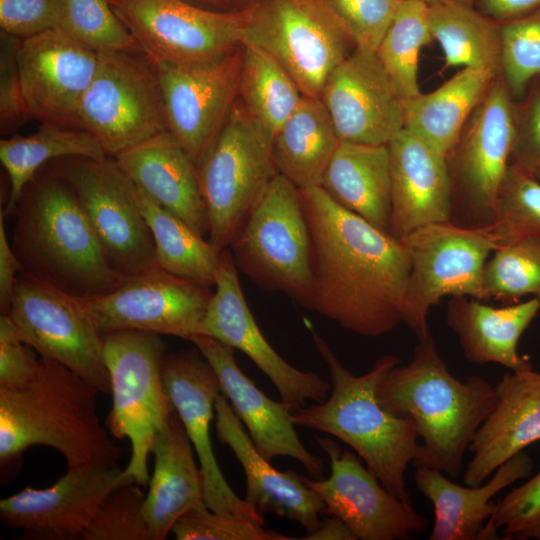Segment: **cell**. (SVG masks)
Segmentation results:
<instances>
[{
  "instance_id": "obj_1",
  "label": "cell",
  "mask_w": 540,
  "mask_h": 540,
  "mask_svg": "<svg viewBox=\"0 0 540 540\" xmlns=\"http://www.w3.org/2000/svg\"><path fill=\"white\" fill-rule=\"evenodd\" d=\"M312 243L311 310L365 337L403 322L411 259L404 243L334 202L299 189Z\"/></svg>"
},
{
  "instance_id": "obj_2",
  "label": "cell",
  "mask_w": 540,
  "mask_h": 540,
  "mask_svg": "<svg viewBox=\"0 0 540 540\" xmlns=\"http://www.w3.org/2000/svg\"><path fill=\"white\" fill-rule=\"evenodd\" d=\"M99 393L83 377L45 357H40L39 371L27 386L0 390L3 479L17 472L23 452L34 445L61 453L67 470L117 465L121 449L98 416Z\"/></svg>"
},
{
  "instance_id": "obj_3",
  "label": "cell",
  "mask_w": 540,
  "mask_h": 540,
  "mask_svg": "<svg viewBox=\"0 0 540 540\" xmlns=\"http://www.w3.org/2000/svg\"><path fill=\"white\" fill-rule=\"evenodd\" d=\"M13 214L11 245L23 273L79 298L110 293L125 280L51 162L24 188Z\"/></svg>"
},
{
  "instance_id": "obj_4",
  "label": "cell",
  "mask_w": 540,
  "mask_h": 540,
  "mask_svg": "<svg viewBox=\"0 0 540 540\" xmlns=\"http://www.w3.org/2000/svg\"><path fill=\"white\" fill-rule=\"evenodd\" d=\"M376 395L392 414L412 419L421 443L413 464L457 478L466 451L497 402L493 385L478 376L455 377L430 334L418 340L407 365L391 368Z\"/></svg>"
},
{
  "instance_id": "obj_5",
  "label": "cell",
  "mask_w": 540,
  "mask_h": 540,
  "mask_svg": "<svg viewBox=\"0 0 540 540\" xmlns=\"http://www.w3.org/2000/svg\"><path fill=\"white\" fill-rule=\"evenodd\" d=\"M309 328L328 366L331 390L325 401L292 410L294 425L325 432L346 443L388 491L411 503L405 472L418 457L421 443L412 419L392 414L376 395L382 377L401 363L399 357L383 355L367 373L355 375L324 338Z\"/></svg>"
},
{
  "instance_id": "obj_6",
  "label": "cell",
  "mask_w": 540,
  "mask_h": 540,
  "mask_svg": "<svg viewBox=\"0 0 540 540\" xmlns=\"http://www.w3.org/2000/svg\"><path fill=\"white\" fill-rule=\"evenodd\" d=\"M273 134L239 103L198 164L207 221V239L216 250L229 248L278 174Z\"/></svg>"
},
{
  "instance_id": "obj_7",
  "label": "cell",
  "mask_w": 540,
  "mask_h": 540,
  "mask_svg": "<svg viewBox=\"0 0 540 540\" xmlns=\"http://www.w3.org/2000/svg\"><path fill=\"white\" fill-rule=\"evenodd\" d=\"M101 339L112 394L106 427L114 437L130 442L124 475L146 486L151 447L175 410L162 378L167 345L159 334L138 330L106 332Z\"/></svg>"
},
{
  "instance_id": "obj_8",
  "label": "cell",
  "mask_w": 540,
  "mask_h": 540,
  "mask_svg": "<svg viewBox=\"0 0 540 540\" xmlns=\"http://www.w3.org/2000/svg\"><path fill=\"white\" fill-rule=\"evenodd\" d=\"M238 270L259 287L311 309L312 243L299 189L277 174L229 247Z\"/></svg>"
},
{
  "instance_id": "obj_9",
  "label": "cell",
  "mask_w": 540,
  "mask_h": 540,
  "mask_svg": "<svg viewBox=\"0 0 540 540\" xmlns=\"http://www.w3.org/2000/svg\"><path fill=\"white\" fill-rule=\"evenodd\" d=\"M400 240L411 259L403 322L418 340L431 334L427 316L443 297L464 295L486 301L484 267L490 253L505 243L494 223L483 227L430 223Z\"/></svg>"
},
{
  "instance_id": "obj_10",
  "label": "cell",
  "mask_w": 540,
  "mask_h": 540,
  "mask_svg": "<svg viewBox=\"0 0 540 540\" xmlns=\"http://www.w3.org/2000/svg\"><path fill=\"white\" fill-rule=\"evenodd\" d=\"M77 125L113 158L168 130L155 62L142 50L99 52Z\"/></svg>"
},
{
  "instance_id": "obj_11",
  "label": "cell",
  "mask_w": 540,
  "mask_h": 540,
  "mask_svg": "<svg viewBox=\"0 0 540 540\" xmlns=\"http://www.w3.org/2000/svg\"><path fill=\"white\" fill-rule=\"evenodd\" d=\"M353 42L321 0H272L245 24L242 45L259 47L291 75L303 96L320 98Z\"/></svg>"
},
{
  "instance_id": "obj_12",
  "label": "cell",
  "mask_w": 540,
  "mask_h": 540,
  "mask_svg": "<svg viewBox=\"0 0 540 540\" xmlns=\"http://www.w3.org/2000/svg\"><path fill=\"white\" fill-rule=\"evenodd\" d=\"M75 192L104 252L125 275L158 267L138 189L115 158L64 157L51 162Z\"/></svg>"
},
{
  "instance_id": "obj_13",
  "label": "cell",
  "mask_w": 540,
  "mask_h": 540,
  "mask_svg": "<svg viewBox=\"0 0 540 540\" xmlns=\"http://www.w3.org/2000/svg\"><path fill=\"white\" fill-rule=\"evenodd\" d=\"M518 115L504 82L493 80L459 140L452 183L451 222L464 227L494 223L499 187L516 142Z\"/></svg>"
},
{
  "instance_id": "obj_14",
  "label": "cell",
  "mask_w": 540,
  "mask_h": 540,
  "mask_svg": "<svg viewBox=\"0 0 540 540\" xmlns=\"http://www.w3.org/2000/svg\"><path fill=\"white\" fill-rule=\"evenodd\" d=\"M9 316L23 342L110 393L102 339L76 297L21 272Z\"/></svg>"
},
{
  "instance_id": "obj_15",
  "label": "cell",
  "mask_w": 540,
  "mask_h": 540,
  "mask_svg": "<svg viewBox=\"0 0 540 540\" xmlns=\"http://www.w3.org/2000/svg\"><path fill=\"white\" fill-rule=\"evenodd\" d=\"M210 287L155 267L127 275L110 293L76 298L100 334L138 330L192 342L200 335Z\"/></svg>"
},
{
  "instance_id": "obj_16",
  "label": "cell",
  "mask_w": 540,
  "mask_h": 540,
  "mask_svg": "<svg viewBox=\"0 0 540 540\" xmlns=\"http://www.w3.org/2000/svg\"><path fill=\"white\" fill-rule=\"evenodd\" d=\"M142 51L155 63L192 64L242 44L246 19L185 0H108Z\"/></svg>"
},
{
  "instance_id": "obj_17",
  "label": "cell",
  "mask_w": 540,
  "mask_h": 540,
  "mask_svg": "<svg viewBox=\"0 0 540 540\" xmlns=\"http://www.w3.org/2000/svg\"><path fill=\"white\" fill-rule=\"evenodd\" d=\"M330 461L327 479L303 481L322 499L326 511L340 518L360 540H408L422 534L429 520L388 491L352 452L326 437H316Z\"/></svg>"
},
{
  "instance_id": "obj_18",
  "label": "cell",
  "mask_w": 540,
  "mask_h": 540,
  "mask_svg": "<svg viewBox=\"0 0 540 540\" xmlns=\"http://www.w3.org/2000/svg\"><path fill=\"white\" fill-rule=\"evenodd\" d=\"M214 286L200 334L246 354L272 381L281 401L291 411L303 407L308 400L325 401L331 384L314 372L290 365L264 337L245 299L229 248L220 253Z\"/></svg>"
},
{
  "instance_id": "obj_19",
  "label": "cell",
  "mask_w": 540,
  "mask_h": 540,
  "mask_svg": "<svg viewBox=\"0 0 540 540\" xmlns=\"http://www.w3.org/2000/svg\"><path fill=\"white\" fill-rule=\"evenodd\" d=\"M242 54L192 64L155 63L168 131L199 164L239 92Z\"/></svg>"
},
{
  "instance_id": "obj_20",
  "label": "cell",
  "mask_w": 540,
  "mask_h": 540,
  "mask_svg": "<svg viewBox=\"0 0 540 540\" xmlns=\"http://www.w3.org/2000/svg\"><path fill=\"white\" fill-rule=\"evenodd\" d=\"M98 61V52L59 28L20 39L17 65L31 118L43 124L78 128L79 104Z\"/></svg>"
},
{
  "instance_id": "obj_21",
  "label": "cell",
  "mask_w": 540,
  "mask_h": 540,
  "mask_svg": "<svg viewBox=\"0 0 540 540\" xmlns=\"http://www.w3.org/2000/svg\"><path fill=\"white\" fill-rule=\"evenodd\" d=\"M131 482L118 465L67 470L48 488L25 487L1 499L0 519L26 539L78 540L107 495Z\"/></svg>"
},
{
  "instance_id": "obj_22",
  "label": "cell",
  "mask_w": 540,
  "mask_h": 540,
  "mask_svg": "<svg viewBox=\"0 0 540 540\" xmlns=\"http://www.w3.org/2000/svg\"><path fill=\"white\" fill-rule=\"evenodd\" d=\"M165 390L196 451L206 506L222 514H238L264 523L262 513L238 497L216 460L210 438L215 402L221 387L217 375L197 347L170 352L162 365Z\"/></svg>"
},
{
  "instance_id": "obj_23",
  "label": "cell",
  "mask_w": 540,
  "mask_h": 540,
  "mask_svg": "<svg viewBox=\"0 0 540 540\" xmlns=\"http://www.w3.org/2000/svg\"><path fill=\"white\" fill-rule=\"evenodd\" d=\"M320 99L340 141L387 145L404 128V99L376 51L355 47L330 74Z\"/></svg>"
},
{
  "instance_id": "obj_24",
  "label": "cell",
  "mask_w": 540,
  "mask_h": 540,
  "mask_svg": "<svg viewBox=\"0 0 540 540\" xmlns=\"http://www.w3.org/2000/svg\"><path fill=\"white\" fill-rule=\"evenodd\" d=\"M192 342L209 362L229 401L257 451L267 460L291 457L315 479H320L324 462L301 443L291 410L283 401L267 397L238 366L234 348L212 337L197 335Z\"/></svg>"
},
{
  "instance_id": "obj_25",
  "label": "cell",
  "mask_w": 540,
  "mask_h": 540,
  "mask_svg": "<svg viewBox=\"0 0 540 540\" xmlns=\"http://www.w3.org/2000/svg\"><path fill=\"white\" fill-rule=\"evenodd\" d=\"M391 178L388 233L401 239L430 223L451 221L452 183L447 157L406 128L387 144Z\"/></svg>"
},
{
  "instance_id": "obj_26",
  "label": "cell",
  "mask_w": 540,
  "mask_h": 540,
  "mask_svg": "<svg viewBox=\"0 0 540 540\" xmlns=\"http://www.w3.org/2000/svg\"><path fill=\"white\" fill-rule=\"evenodd\" d=\"M495 408L475 434L465 485L485 482L505 461L540 440V373L533 369L504 373L494 385Z\"/></svg>"
},
{
  "instance_id": "obj_27",
  "label": "cell",
  "mask_w": 540,
  "mask_h": 540,
  "mask_svg": "<svg viewBox=\"0 0 540 540\" xmlns=\"http://www.w3.org/2000/svg\"><path fill=\"white\" fill-rule=\"evenodd\" d=\"M216 434L240 462L246 477L245 500L260 513L298 522L307 533L320 524L326 506L320 496L294 471L281 472L255 448L224 394L215 402Z\"/></svg>"
},
{
  "instance_id": "obj_28",
  "label": "cell",
  "mask_w": 540,
  "mask_h": 540,
  "mask_svg": "<svg viewBox=\"0 0 540 540\" xmlns=\"http://www.w3.org/2000/svg\"><path fill=\"white\" fill-rule=\"evenodd\" d=\"M533 460L517 453L478 486L459 485L439 470L416 466L414 483L434 507L430 540H484L485 526L496 507L493 498L516 481L526 478Z\"/></svg>"
},
{
  "instance_id": "obj_29",
  "label": "cell",
  "mask_w": 540,
  "mask_h": 540,
  "mask_svg": "<svg viewBox=\"0 0 540 540\" xmlns=\"http://www.w3.org/2000/svg\"><path fill=\"white\" fill-rule=\"evenodd\" d=\"M115 160L155 203L207 237L208 221L198 166L168 130L119 154Z\"/></svg>"
},
{
  "instance_id": "obj_30",
  "label": "cell",
  "mask_w": 540,
  "mask_h": 540,
  "mask_svg": "<svg viewBox=\"0 0 540 540\" xmlns=\"http://www.w3.org/2000/svg\"><path fill=\"white\" fill-rule=\"evenodd\" d=\"M192 443L174 410L151 447L153 473L145 496L144 515L153 540H164L186 513L207 507L200 466Z\"/></svg>"
},
{
  "instance_id": "obj_31",
  "label": "cell",
  "mask_w": 540,
  "mask_h": 540,
  "mask_svg": "<svg viewBox=\"0 0 540 540\" xmlns=\"http://www.w3.org/2000/svg\"><path fill=\"white\" fill-rule=\"evenodd\" d=\"M540 309L534 297L523 303L496 308L464 296H452L447 323L458 336L465 358L476 364L497 363L510 371L532 369L518 353V342Z\"/></svg>"
},
{
  "instance_id": "obj_32",
  "label": "cell",
  "mask_w": 540,
  "mask_h": 540,
  "mask_svg": "<svg viewBox=\"0 0 540 540\" xmlns=\"http://www.w3.org/2000/svg\"><path fill=\"white\" fill-rule=\"evenodd\" d=\"M320 187L338 205L388 233L391 178L387 145L340 141Z\"/></svg>"
},
{
  "instance_id": "obj_33",
  "label": "cell",
  "mask_w": 540,
  "mask_h": 540,
  "mask_svg": "<svg viewBox=\"0 0 540 540\" xmlns=\"http://www.w3.org/2000/svg\"><path fill=\"white\" fill-rule=\"evenodd\" d=\"M495 77L486 70L463 68L437 89L404 99V128L448 158Z\"/></svg>"
},
{
  "instance_id": "obj_34",
  "label": "cell",
  "mask_w": 540,
  "mask_h": 540,
  "mask_svg": "<svg viewBox=\"0 0 540 540\" xmlns=\"http://www.w3.org/2000/svg\"><path fill=\"white\" fill-rule=\"evenodd\" d=\"M339 142L322 100L303 96L274 135L273 158L277 171L298 189L321 186Z\"/></svg>"
},
{
  "instance_id": "obj_35",
  "label": "cell",
  "mask_w": 540,
  "mask_h": 540,
  "mask_svg": "<svg viewBox=\"0 0 540 540\" xmlns=\"http://www.w3.org/2000/svg\"><path fill=\"white\" fill-rule=\"evenodd\" d=\"M429 29L443 50L445 67L486 70L501 67L500 26L459 0H425Z\"/></svg>"
},
{
  "instance_id": "obj_36",
  "label": "cell",
  "mask_w": 540,
  "mask_h": 540,
  "mask_svg": "<svg viewBox=\"0 0 540 540\" xmlns=\"http://www.w3.org/2000/svg\"><path fill=\"white\" fill-rule=\"evenodd\" d=\"M106 156L97 139L78 128L43 124L34 134L1 139L0 161L10 184L5 216L13 214L24 188L48 163L64 157L101 159Z\"/></svg>"
},
{
  "instance_id": "obj_37",
  "label": "cell",
  "mask_w": 540,
  "mask_h": 540,
  "mask_svg": "<svg viewBox=\"0 0 540 540\" xmlns=\"http://www.w3.org/2000/svg\"><path fill=\"white\" fill-rule=\"evenodd\" d=\"M137 189L158 267L178 277L214 286L221 252L181 218Z\"/></svg>"
},
{
  "instance_id": "obj_38",
  "label": "cell",
  "mask_w": 540,
  "mask_h": 540,
  "mask_svg": "<svg viewBox=\"0 0 540 540\" xmlns=\"http://www.w3.org/2000/svg\"><path fill=\"white\" fill-rule=\"evenodd\" d=\"M243 46L239 81L243 106L274 136L298 107L303 94L269 53L254 45Z\"/></svg>"
},
{
  "instance_id": "obj_39",
  "label": "cell",
  "mask_w": 540,
  "mask_h": 540,
  "mask_svg": "<svg viewBox=\"0 0 540 540\" xmlns=\"http://www.w3.org/2000/svg\"><path fill=\"white\" fill-rule=\"evenodd\" d=\"M431 38L425 0H401L376 54L403 99L420 93L419 54Z\"/></svg>"
},
{
  "instance_id": "obj_40",
  "label": "cell",
  "mask_w": 540,
  "mask_h": 540,
  "mask_svg": "<svg viewBox=\"0 0 540 540\" xmlns=\"http://www.w3.org/2000/svg\"><path fill=\"white\" fill-rule=\"evenodd\" d=\"M493 254L483 271L485 300L518 301L529 294L540 300V233L503 244Z\"/></svg>"
},
{
  "instance_id": "obj_41",
  "label": "cell",
  "mask_w": 540,
  "mask_h": 540,
  "mask_svg": "<svg viewBox=\"0 0 540 540\" xmlns=\"http://www.w3.org/2000/svg\"><path fill=\"white\" fill-rule=\"evenodd\" d=\"M59 29L98 53L142 50L108 0H61Z\"/></svg>"
},
{
  "instance_id": "obj_42",
  "label": "cell",
  "mask_w": 540,
  "mask_h": 540,
  "mask_svg": "<svg viewBox=\"0 0 540 540\" xmlns=\"http://www.w3.org/2000/svg\"><path fill=\"white\" fill-rule=\"evenodd\" d=\"M505 243L540 233V181L509 164L498 190L495 220Z\"/></svg>"
},
{
  "instance_id": "obj_43",
  "label": "cell",
  "mask_w": 540,
  "mask_h": 540,
  "mask_svg": "<svg viewBox=\"0 0 540 540\" xmlns=\"http://www.w3.org/2000/svg\"><path fill=\"white\" fill-rule=\"evenodd\" d=\"M131 482L112 490L83 531L81 540H153L144 515L145 495Z\"/></svg>"
},
{
  "instance_id": "obj_44",
  "label": "cell",
  "mask_w": 540,
  "mask_h": 540,
  "mask_svg": "<svg viewBox=\"0 0 540 540\" xmlns=\"http://www.w3.org/2000/svg\"><path fill=\"white\" fill-rule=\"evenodd\" d=\"M501 67L510 94H523L540 76V9L500 26Z\"/></svg>"
},
{
  "instance_id": "obj_45",
  "label": "cell",
  "mask_w": 540,
  "mask_h": 540,
  "mask_svg": "<svg viewBox=\"0 0 540 540\" xmlns=\"http://www.w3.org/2000/svg\"><path fill=\"white\" fill-rule=\"evenodd\" d=\"M540 540V471L496 502L487 522L484 540Z\"/></svg>"
},
{
  "instance_id": "obj_46",
  "label": "cell",
  "mask_w": 540,
  "mask_h": 540,
  "mask_svg": "<svg viewBox=\"0 0 540 540\" xmlns=\"http://www.w3.org/2000/svg\"><path fill=\"white\" fill-rule=\"evenodd\" d=\"M263 522L238 514H222L208 507L192 510L173 525L177 540H292L263 527Z\"/></svg>"
},
{
  "instance_id": "obj_47",
  "label": "cell",
  "mask_w": 540,
  "mask_h": 540,
  "mask_svg": "<svg viewBox=\"0 0 540 540\" xmlns=\"http://www.w3.org/2000/svg\"><path fill=\"white\" fill-rule=\"evenodd\" d=\"M355 47L376 51L401 0H323Z\"/></svg>"
},
{
  "instance_id": "obj_48",
  "label": "cell",
  "mask_w": 540,
  "mask_h": 540,
  "mask_svg": "<svg viewBox=\"0 0 540 540\" xmlns=\"http://www.w3.org/2000/svg\"><path fill=\"white\" fill-rule=\"evenodd\" d=\"M20 39L1 32L0 44V131L12 134L31 119L27 110L17 65Z\"/></svg>"
},
{
  "instance_id": "obj_49",
  "label": "cell",
  "mask_w": 540,
  "mask_h": 540,
  "mask_svg": "<svg viewBox=\"0 0 540 540\" xmlns=\"http://www.w3.org/2000/svg\"><path fill=\"white\" fill-rule=\"evenodd\" d=\"M22 341L9 315H0V390H18L37 375L40 358Z\"/></svg>"
},
{
  "instance_id": "obj_50",
  "label": "cell",
  "mask_w": 540,
  "mask_h": 540,
  "mask_svg": "<svg viewBox=\"0 0 540 540\" xmlns=\"http://www.w3.org/2000/svg\"><path fill=\"white\" fill-rule=\"evenodd\" d=\"M61 0H0V27L19 39L59 28Z\"/></svg>"
},
{
  "instance_id": "obj_51",
  "label": "cell",
  "mask_w": 540,
  "mask_h": 540,
  "mask_svg": "<svg viewBox=\"0 0 540 540\" xmlns=\"http://www.w3.org/2000/svg\"><path fill=\"white\" fill-rule=\"evenodd\" d=\"M511 159L510 164L532 175L540 168V88L532 94L521 119L518 117Z\"/></svg>"
},
{
  "instance_id": "obj_52",
  "label": "cell",
  "mask_w": 540,
  "mask_h": 540,
  "mask_svg": "<svg viewBox=\"0 0 540 540\" xmlns=\"http://www.w3.org/2000/svg\"><path fill=\"white\" fill-rule=\"evenodd\" d=\"M5 214L0 211V312L9 315L18 273H21V264L13 251L5 226Z\"/></svg>"
},
{
  "instance_id": "obj_53",
  "label": "cell",
  "mask_w": 540,
  "mask_h": 540,
  "mask_svg": "<svg viewBox=\"0 0 540 540\" xmlns=\"http://www.w3.org/2000/svg\"><path fill=\"white\" fill-rule=\"evenodd\" d=\"M480 8L482 14L507 22L540 9V0H481Z\"/></svg>"
},
{
  "instance_id": "obj_54",
  "label": "cell",
  "mask_w": 540,
  "mask_h": 540,
  "mask_svg": "<svg viewBox=\"0 0 540 540\" xmlns=\"http://www.w3.org/2000/svg\"><path fill=\"white\" fill-rule=\"evenodd\" d=\"M300 539L306 540H356L352 530L338 517H331L320 521L318 527Z\"/></svg>"
},
{
  "instance_id": "obj_55",
  "label": "cell",
  "mask_w": 540,
  "mask_h": 540,
  "mask_svg": "<svg viewBox=\"0 0 540 540\" xmlns=\"http://www.w3.org/2000/svg\"><path fill=\"white\" fill-rule=\"evenodd\" d=\"M534 177L540 181V168L534 172Z\"/></svg>"
},
{
  "instance_id": "obj_56",
  "label": "cell",
  "mask_w": 540,
  "mask_h": 540,
  "mask_svg": "<svg viewBox=\"0 0 540 540\" xmlns=\"http://www.w3.org/2000/svg\"><path fill=\"white\" fill-rule=\"evenodd\" d=\"M459 1L467 3L468 1H471V0H459Z\"/></svg>"
}]
</instances>
